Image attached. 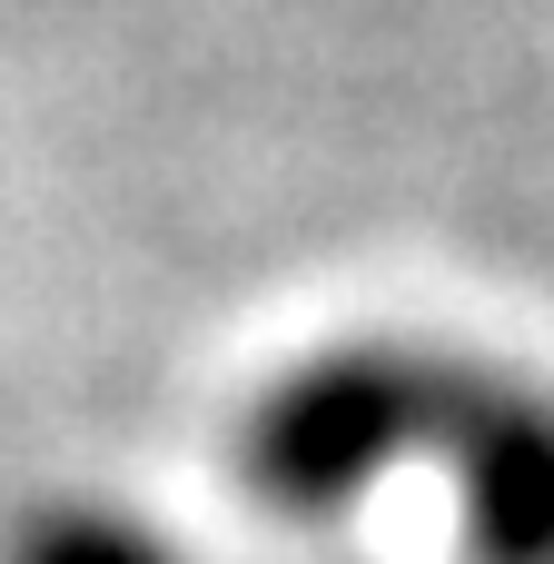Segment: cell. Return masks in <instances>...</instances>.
<instances>
[{
  "label": "cell",
  "instance_id": "2",
  "mask_svg": "<svg viewBox=\"0 0 554 564\" xmlns=\"http://www.w3.org/2000/svg\"><path fill=\"white\" fill-rule=\"evenodd\" d=\"M10 564H169V545L139 535V525H119V516H50V525L20 535Z\"/></svg>",
  "mask_w": 554,
  "mask_h": 564
},
{
  "label": "cell",
  "instance_id": "1",
  "mask_svg": "<svg viewBox=\"0 0 554 564\" xmlns=\"http://www.w3.org/2000/svg\"><path fill=\"white\" fill-rule=\"evenodd\" d=\"M397 456L456 466L476 564H554V406L486 367L337 347L297 367L248 426V476L287 516H337Z\"/></svg>",
  "mask_w": 554,
  "mask_h": 564
}]
</instances>
